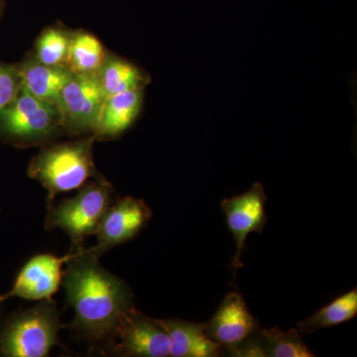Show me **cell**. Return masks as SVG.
I'll return each instance as SVG.
<instances>
[{"label": "cell", "mask_w": 357, "mask_h": 357, "mask_svg": "<svg viewBox=\"0 0 357 357\" xmlns=\"http://www.w3.org/2000/svg\"><path fill=\"white\" fill-rule=\"evenodd\" d=\"M152 215V210L144 199L126 197L114 201L96 232L98 243L84 249V252L100 258L110 249L128 243L147 227Z\"/></svg>", "instance_id": "obj_8"}, {"label": "cell", "mask_w": 357, "mask_h": 357, "mask_svg": "<svg viewBox=\"0 0 357 357\" xmlns=\"http://www.w3.org/2000/svg\"><path fill=\"white\" fill-rule=\"evenodd\" d=\"M20 88L21 82L17 67L0 61V112L15 100Z\"/></svg>", "instance_id": "obj_20"}, {"label": "cell", "mask_w": 357, "mask_h": 357, "mask_svg": "<svg viewBox=\"0 0 357 357\" xmlns=\"http://www.w3.org/2000/svg\"><path fill=\"white\" fill-rule=\"evenodd\" d=\"M67 265L62 286L75 312L70 328L93 342H112L121 321L135 307L130 288L83 248Z\"/></svg>", "instance_id": "obj_1"}, {"label": "cell", "mask_w": 357, "mask_h": 357, "mask_svg": "<svg viewBox=\"0 0 357 357\" xmlns=\"http://www.w3.org/2000/svg\"><path fill=\"white\" fill-rule=\"evenodd\" d=\"M77 255V250L64 256L42 253L30 258L18 272L13 287L0 295V305L11 298L28 301L49 300L62 285L63 265Z\"/></svg>", "instance_id": "obj_9"}, {"label": "cell", "mask_w": 357, "mask_h": 357, "mask_svg": "<svg viewBox=\"0 0 357 357\" xmlns=\"http://www.w3.org/2000/svg\"><path fill=\"white\" fill-rule=\"evenodd\" d=\"M73 198L48 204L45 227L62 229L70 236L74 250L82 248L88 236L96 234L105 213L114 203V188L105 178L86 182Z\"/></svg>", "instance_id": "obj_4"}, {"label": "cell", "mask_w": 357, "mask_h": 357, "mask_svg": "<svg viewBox=\"0 0 357 357\" xmlns=\"http://www.w3.org/2000/svg\"><path fill=\"white\" fill-rule=\"evenodd\" d=\"M109 344L121 356H170V340L161 321L149 318L136 307L126 314Z\"/></svg>", "instance_id": "obj_10"}, {"label": "cell", "mask_w": 357, "mask_h": 357, "mask_svg": "<svg viewBox=\"0 0 357 357\" xmlns=\"http://www.w3.org/2000/svg\"><path fill=\"white\" fill-rule=\"evenodd\" d=\"M0 307H1V305H0ZM0 316H1V309H0ZM1 324V323H0Z\"/></svg>", "instance_id": "obj_22"}, {"label": "cell", "mask_w": 357, "mask_h": 357, "mask_svg": "<svg viewBox=\"0 0 357 357\" xmlns=\"http://www.w3.org/2000/svg\"><path fill=\"white\" fill-rule=\"evenodd\" d=\"M105 96L119 95L136 89H143L148 83L146 75L137 67L122 59L107 57L98 73Z\"/></svg>", "instance_id": "obj_16"}, {"label": "cell", "mask_w": 357, "mask_h": 357, "mask_svg": "<svg viewBox=\"0 0 357 357\" xmlns=\"http://www.w3.org/2000/svg\"><path fill=\"white\" fill-rule=\"evenodd\" d=\"M16 67L20 73L21 86L31 95L55 107L61 91L73 75L67 67L41 64L36 59H29Z\"/></svg>", "instance_id": "obj_14"}, {"label": "cell", "mask_w": 357, "mask_h": 357, "mask_svg": "<svg viewBox=\"0 0 357 357\" xmlns=\"http://www.w3.org/2000/svg\"><path fill=\"white\" fill-rule=\"evenodd\" d=\"M105 98L98 75L73 74L56 105L61 126L72 134L93 131Z\"/></svg>", "instance_id": "obj_6"}, {"label": "cell", "mask_w": 357, "mask_h": 357, "mask_svg": "<svg viewBox=\"0 0 357 357\" xmlns=\"http://www.w3.org/2000/svg\"><path fill=\"white\" fill-rule=\"evenodd\" d=\"M60 126L57 107L22 86L15 100L0 112V141L16 146L43 142Z\"/></svg>", "instance_id": "obj_5"}, {"label": "cell", "mask_w": 357, "mask_h": 357, "mask_svg": "<svg viewBox=\"0 0 357 357\" xmlns=\"http://www.w3.org/2000/svg\"><path fill=\"white\" fill-rule=\"evenodd\" d=\"M143 89L105 98L93 128L96 138H112L128 130L140 114Z\"/></svg>", "instance_id": "obj_13"}, {"label": "cell", "mask_w": 357, "mask_h": 357, "mask_svg": "<svg viewBox=\"0 0 357 357\" xmlns=\"http://www.w3.org/2000/svg\"><path fill=\"white\" fill-rule=\"evenodd\" d=\"M95 139L93 135L45 148L30 162L28 175L47 190L48 204L57 195L83 187L89 178H100L93 163Z\"/></svg>", "instance_id": "obj_2"}, {"label": "cell", "mask_w": 357, "mask_h": 357, "mask_svg": "<svg viewBox=\"0 0 357 357\" xmlns=\"http://www.w3.org/2000/svg\"><path fill=\"white\" fill-rule=\"evenodd\" d=\"M64 326L51 299L15 312L0 324V356H48L59 344V333Z\"/></svg>", "instance_id": "obj_3"}, {"label": "cell", "mask_w": 357, "mask_h": 357, "mask_svg": "<svg viewBox=\"0 0 357 357\" xmlns=\"http://www.w3.org/2000/svg\"><path fill=\"white\" fill-rule=\"evenodd\" d=\"M0 211H1V210H0Z\"/></svg>", "instance_id": "obj_23"}, {"label": "cell", "mask_w": 357, "mask_h": 357, "mask_svg": "<svg viewBox=\"0 0 357 357\" xmlns=\"http://www.w3.org/2000/svg\"><path fill=\"white\" fill-rule=\"evenodd\" d=\"M266 356L270 357H312L316 354L307 347L298 328L284 331L279 328L258 331Z\"/></svg>", "instance_id": "obj_18"}, {"label": "cell", "mask_w": 357, "mask_h": 357, "mask_svg": "<svg viewBox=\"0 0 357 357\" xmlns=\"http://www.w3.org/2000/svg\"><path fill=\"white\" fill-rule=\"evenodd\" d=\"M2 8H3V0H0V17H1Z\"/></svg>", "instance_id": "obj_21"}, {"label": "cell", "mask_w": 357, "mask_h": 357, "mask_svg": "<svg viewBox=\"0 0 357 357\" xmlns=\"http://www.w3.org/2000/svg\"><path fill=\"white\" fill-rule=\"evenodd\" d=\"M357 314V291L340 296L330 304L319 309L304 321H298L297 328L302 333H314L323 328L342 325L356 318Z\"/></svg>", "instance_id": "obj_17"}, {"label": "cell", "mask_w": 357, "mask_h": 357, "mask_svg": "<svg viewBox=\"0 0 357 357\" xmlns=\"http://www.w3.org/2000/svg\"><path fill=\"white\" fill-rule=\"evenodd\" d=\"M170 340V356L218 357L222 345L208 337L206 323H194L180 319H160Z\"/></svg>", "instance_id": "obj_12"}, {"label": "cell", "mask_w": 357, "mask_h": 357, "mask_svg": "<svg viewBox=\"0 0 357 357\" xmlns=\"http://www.w3.org/2000/svg\"><path fill=\"white\" fill-rule=\"evenodd\" d=\"M107 55L100 40L89 33L70 36L66 67L76 75H98Z\"/></svg>", "instance_id": "obj_15"}, {"label": "cell", "mask_w": 357, "mask_h": 357, "mask_svg": "<svg viewBox=\"0 0 357 357\" xmlns=\"http://www.w3.org/2000/svg\"><path fill=\"white\" fill-rule=\"evenodd\" d=\"M266 201L264 188L260 183H255L248 192L222 199L220 204L236 243V252L230 265L234 278L237 270L243 267L241 255L245 250L246 238L252 232L261 234L266 225Z\"/></svg>", "instance_id": "obj_7"}, {"label": "cell", "mask_w": 357, "mask_h": 357, "mask_svg": "<svg viewBox=\"0 0 357 357\" xmlns=\"http://www.w3.org/2000/svg\"><path fill=\"white\" fill-rule=\"evenodd\" d=\"M259 323L251 314L238 292H229L213 318L206 323L208 337L225 347H234L259 331Z\"/></svg>", "instance_id": "obj_11"}, {"label": "cell", "mask_w": 357, "mask_h": 357, "mask_svg": "<svg viewBox=\"0 0 357 357\" xmlns=\"http://www.w3.org/2000/svg\"><path fill=\"white\" fill-rule=\"evenodd\" d=\"M70 36L60 28H49L37 40L36 59L41 64L66 67Z\"/></svg>", "instance_id": "obj_19"}]
</instances>
